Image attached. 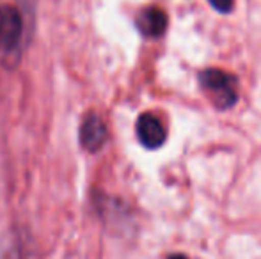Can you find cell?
Masks as SVG:
<instances>
[{"mask_svg":"<svg viewBox=\"0 0 261 259\" xmlns=\"http://www.w3.org/2000/svg\"><path fill=\"white\" fill-rule=\"evenodd\" d=\"M107 135H109V131H107V126L100 116L91 112L84 118L82 125H80V144H82V148H86L91 153L98 151L107 142Z\"/></svg>","mask_w":261,"mask_h":259,"instance_id":"cell-3","label":"cell"},{"mask_svg":"<svg viewBox=\"0 0 261 259\" xmlns=\"http://www.w3.org/2000/svg\"><path fill=\"white\" fill-rule=\"evenodd\" d=\"M23 32V20L16 7L0 6V52H13Z\"/></svg>","mask_w":261,"mask_h":259,"instance_id":"cell-2","label":"cell"},{"mask_svg":"<svg viewBox=\"0 0 261 259\" xmlns=\"http://www.w3.org/2000/svg\"><path fill=\"white\" fill-rule=\"evenodd\" d=\"M212 4L213 9H217L219 13H229L234 6V0H208Z\"/></svg>","mask_w":261,"mask_h":259,"instance_id":"cell-6","label":"cell"},{"mask_svg":"<svg viewBox=\"0 0 261 259\" xmlns=\"http://www.w3.org/2000/svg\"><path fill=\"white\" fill-rule=\"evenodd\" d=\"M167 259H189V257L183 256V254H172V256H169Z\"/></svg>","mask_w":261,"mask_h":259,"instance_id":"cell-7","label":"cell"},{"mask_svg":"<svg viewBox=\"0 0 261 259\" xmlns=\"http://www.w3.org/2000/svg\"><path fill=\"white\" fill-rule=\"evenodd\" d=\"M199 83L203 91L212 96L213 103L217 108H231L238 100L237 93V78L231 73L222 71V69L210 68L199 73Z\"/></svg>","mask_w":261,"mask_h":259,"instance_id":"cell-1","label":"cell"},{"mask_svg":"<svg viewBox=\"0 0 261 259\" xmlns=\"http://www.w3.org/2000/svg\"><path fill=\"white\" fill-rule=\"evenodd\" d=\"M135 25L141 31L142 36L146 38H162L164 32L167 31V14L160 9V7H146L139 13L137 20H135Z\"/></svg>","mask_w":261,"mask_h":259,"instance_id":"cell-5","label":"cell"},{"mask_svg":"<svg viewBox=\"0 0 261 259\" xmlns=\"http://www.w3.org/2000/svg\"><path fill=\"white\" fill-rule=\"evenodd\" d=\"M135 131H137L141 144L148 149H158L165 142V137H167L162 121L153 114H142L137 119Z\"/></svg>","mask_w":261,"mask_h":259,"instance_id":"cell-4","label":"cell"}]
</instances>
